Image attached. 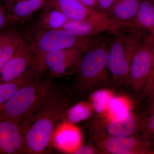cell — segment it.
I'll return each mask as SVG.
<instances>
[{
	"mask_svg": "<svg viewBox=\"0 0 154 154\" xmlns=\"http://www.w3.org/2000/svg\"><path fill=\"white\" fill-rule=\"evenodd\" d=\"M68 101L55 89L41 107L20 124L24 134L26 154L47 152L58 121L68 109Z\"/></svg>",
	"mask_w": 154,
	"mask_h": 154,
	"instance_id": "1",
	"label": "cell"
},
{
	"mask_svg": "<svg viewBox=\"0 0 154 154\" xmlns=\"http://www.w3.org/2000/svg\"><path fill=\"white\" fill-rule=\"evenodd\" d=\"M41 75L20 88L2 106V116L20 125L41 107L55 90L51 82Z\"/></svg>",
	"mask_w": 154,
	"mask_h": 154,
	"instance_id": "2",
	"label": "cell"
},
{
	"mask_svg": "<svg viewBox=\"0 0 154 154\" xmlns=\"http://www.w3.org/2000/svg\"><path fill=\"white\" fill-rule=\"evenodd\" d=\"M109 42L110 39L99 37L83 54L75 84L80 94H89L111 81L107 68Z\"/></svg>",
	"mask_w": 154,
	"mask_h": 154,
	"instance_id": "3",
	"label": "cell"
},
{
	"mask_svg": "<svg viewBox=\"0 0 154 154\" xmlns=\"http://www.w3.org/2000/svg\"><path fill=\"white\" fill-rule=\"evenodd\" d=\"M113 34L109 42L107 60L110 80L117 85L128 84L131 60L144 36L140 32L125 29Z\"/></svg>",
	"mask_w": 154,
	"mask_h": 154,
	"instance_id": "4",
	"label": "cell"
},
{
	"mask_svg": "<svg viewBox=\"0 0 154 154\" xmlns=\"http://www.w3.org/2000/svg\"><path fill=\"white\" fill-rule=\"evenodd\" d=\"M29 35V44L36 53V60L48 53L75 49L85 53L97 38L82 37L63 29L49 30L36 26Z\"/></svg>",
	"mask_w": 154,
	"mask_h": 154,
	"instance_id": "5",
	"label": "cell"
},
{
	"mask_svg": "<svg viewBox=\"0 0 154 154\" xmlns=\"http://www.w3.org/2000/svg\"><path fill=\"white\" fill-rule=\"evenodd\" d=\"M84 54L75 49L48 53L37 59L36 66L41 74L48 70L51 75L56 78L77 74Z\"/></svg>",
	"mask_w": 154,
	"mask_h": 154,
	"instance_id": "6",
	"label": "cell"
},
{
	"mask_svg": "<svg viewBox=\"0 0 154 154\" xmlns=\"http://www.w3.org/2000/svg\"><path fill=\"white\" fill-rule=\"evenodd\" d=\"M99 151L108 154H154V147L140 135L115 137L93 134Z\"/></svg>",
	"mask_w": 154,
	"mask_h": 154,
	"instance_id": "7",
	"label": "cell"
},
{
	"mask_svg": "<svg viewBox=\"0 0 154 154\" xmlns=\"http://www.w3.org/2000/svg\"><path fill=\"white\" fill-rule=\"evenodd\" d=\"M154 39L144 36L133 57L128 84L137 94H141L151 72Z\"/></svg>",
	"mask_w": 154,
	"mask_h": 154,
	"instance_id": "8",
	"label": "cell"
},
{
	"mask_svg": "<svg viewBox=\"0 0 154 154\" xmlns=\"http://www.w3.org/2000/svg\"><path fill=\"white\" fill-rule=\"evenodd\" d=\"M36 54L29 43L24 40L12 57L0 69V84L17 79L36 67Z\"/></svg>",
	"mask_w": 154,
	"mask_h": 154,
	"instance_id": "9",
	"label": "cell"
},
{
	"mask_svg": "<svg viewBox=\"0 0 154 154\" xmlns=\"http://www.w3.org/2000/svg\"><path fill=\"white\" fill-rule=\"evenodd\" d=\"M121 28L119 23L102 14L88 19L69 21L62 29L82 37H90L104 32L114 34Z\"/></svg>",
	"mask_w": 154,
	"mask_h": 154,
	"instance_id": "10",
	"label": "cell"
},
{
	"mask_svg": "<svg viewBox=\"0 0 154 154\" xmlns=\"http://www.w3.org/2000/svg\"><path fill=\"white\" fill-rule=\"evenodd\" d=\"M141 119L131 113L125 117L119 119H108L102 117L94 122L92 125L94 134L110 136L122 137L140 134Z\"/></svg>",
	"mask_w": 154,
	"mask_h": 154,
	"instance_id": "11",
	"label": "cell"
},
{
	"mask_svg": "<svg viewBox=\"0 0 154 154\" xmlns=\"http://www.w3.org/2000/svg\"><path fill=\"white\" fill-rule=\"evenodd\" d=\"M0 153L26 154L24 134L20 125L0 116Z\"/></svg>",
	"mask_w": 154,
	"mask_h": 154,
	"instance_id": "12",
	"label": "cell"
},
{
	"mask_svg": "<svg viewBox=\"0 0 154 154\" xmlns=\"http://www.w3.org/2000/svg\"><path fill=\"white\" fill-rule=\"evenodd\" d=\"M122 29L137 31L154 39V5L151 0H142L134 19Z\"/></svg>",
	"mask_w": 154,
	"mask_h": 154,
	"instance_id": "13",
	"label": "cell"
},
{
	"mask_svg": "<svg viewBox=\"0 0 154 154\" xmlns=\"http://www.w3.org/2000/svg\"><path fill=\"white\" fill-rule=\"evenodd\" d=\"M48 0H19L6 1L5 5L11 23L28 20L47 4Z\"/></svg>",
	"mask_w": 154,
	"mask_h": 154,
	"instance_id": "14",
	"label": "cell"
},
{
	"mask_svg": "<svg viewBox=\"0 0 154 154\" xmlns=\"http://www.w3.org/2000/svg\"><path fill=\"white\" fill-rule=\"evenodd\" d=\"M47 3L62 12L69 21L83 20L102 14L88 8L79 0H48Z\"/></svg>",
	"mask_w": 154,
	"mask_h": 154,
	"instance_id": "15",
	"label": "cell"
},
{
	"mask_svg": "<svg viewBox=\"0 0 154 154\" xmlns=\"http://www.w3.org/2000/svg\"><path fill=\"white\" fill-rule=\"evenodd\" d=\"M142 0H116L111 9L105 15L119 23L122 28L134 19Z\"/></svg>",
	"mask_w": 154,
	"mask_h": 154,
	"instance_id": "16",
	"label": "cell"
},
{
	"mask_svg": "<svg viewBox=\"0 0 154 154\" xmlns=\"http://www.w3.org/2000/svg\"><path fill=\"white\" fill-rule=\"evenodd\" d=\"M24 39L14 30L0 33V69L12 57Z\"/></svg>",
	"mask_w": 154,
	"mask_h": 154,
	"instance_id": "17",
	"label": "cell"
},
{
	"mask_svg": "<svg viewBox=\"0 0 154 154\" xmlns=\"http://www.w3.org/2000/svg\"><path fill=\"white\" fill-rule=\"evenodd\" d=\"M69 21L62 12L47 3L39 15L36 26L49 30L61 29Z\"/></svg>",
	"mask_w": 154,
	"mask_h": 154,
	"instance_id": "18",
	"label": "cell"
},
{
	"mask_svg": "<svg viewBox=\"0 0 154 154\" xmlns=\"http://www.w3.org/2000/svg\"><path fill=\"white\" fill-rule=\"evenodd\" d=\"M132 104L129 99L123 96H113L106 113L102 117L108 119H119L131 113Z\"/></svg>",
	"mask_w": 154,
	"mask_h": 154,
	"instance_id": "19",
	"label": "cell"
},
{
	"mask_svg": "<svg viewBox=\"0 0 154 154\" xmlns=\"http://www.w3.org/2000/svg\"><path fill=\"white\" fill-rule=\"evenodd\" d=\"M63 128V132L60 131L58 137L60 138L59 139L60 142L59 143H60L62 147L68 149L67 150L72 152L80 146L81 135L77 128L72 125H67Z\"/></svg>",
	"mask_w": 154,
	"mask_h": 154,
	"instance_id": "20",
	"label": "cell"
},
{
	"mask_svg": "<svg viewBox=\"0 0 154 154\" xmlns=\"http://www.w3.org/2000/svg\"><path fill=\"white\" fill-rule=\"evenodd\" d=\"M94 111L89 102H82L68 109L65 113L66 119L71 123H77L89 118Z\"/></svg>",
	"mask_w": 154,
	"mask_h": 154,
	"instance_id": "21",
	"label": "cell"
},
{
	"mask_svg": "<svg viewBox=\"0 0 154 154\" xmlns=\"http://www.w3.org/2000/svg\"><path fill=\"white\" fill-rule=\"evenodd\" d=\"M113 96L112 91L106 89H99L94 91L91 94L90 99L94 111L103 116L106 113Z\"/></svg>",
	"mask_w": 154,
	"mask_h": 154,
	"instance_id": "22",
	"label": "cell"
},
{
	"mask_svg": "<svg viewBox=\"0 0 154 154\" xmlns=\"http://www.w3.org/2000/svg\"><path fill=\"white\" fill-rule=\"evenodd\" d=\"M147 116L141 119L140 135L152 144L154 142V108H149Z\"/></svg>",
	"mask_w": 154,
	"mask_h": 154,
	"instance_id": "23",
	"label": "cell"
},
{
	"mask_svg": "<svg viewBox=\"0 0 154 154\" xmlns=\"http://www.w3.org/2000/svg\"><path fill=\"white\" fill-rule=\"evenodd\" d=\"M154 94V48L151 72L145 87L141 94L143 98L151 101Z\"/></svg>",
	"mask_w": 154,
	"mask_h": 154,
	"instance_id": "24",
	"label": "cell"
},
{
	"mask_svg": "<svg viewBox=\"0 0 154 154\" xmlns=\"http://www.w3.org/2000/svg\"><path fill=\"white\" fill-rule=\"evenodd\" d=\"M12 24L9 18L5 4L0 3V33L7 30L10 24Z\"/></svg>",
	"mask_w": 154,
	"mask_h": 154,
	"instance_id": "25",
	"label": "cell"
},
{
	"mask_svg": "<svg viewBox=\"0 0 154 154\" xmlns=\"http://www.w3.org/2000/svg\"><path fill=\"white\" fill-rule=\"evenodd\" d=\"M116 0H96V10L106 14L111 9Z\"/></svg>",
	"mask_w": 154,
	"mask_h": 154,
	"instance_id": "26",
	"label": "cell"
},
{
	"mask_svg": "<svg viewBox=\"0 0 154 154\" xmlns=\"http://www.w3.org/2000/svg\"><path fill=\"white\" fill-rule=\"evenodd\" d=\"M99 151L94 146L91 145H85L79 146L78 148L72 152V154H99Z\"/></svg>",
	"mask_w": 154,
	"mask_h": 154,
	"instance_id": "27",
	"label": "cell"
},
{
	"mask_svg": "<svg viewBox=\"0 0 154 154\" xmlns=\"http://www.w3.org/2000/svg\"><path fill=\"white\" fill-rule=\"evenodd\" d=\"M90 8L96 10V0H79Z\"/></svg>",
	"mask_w": 154,
	"mask_h": 154,
	"instance_id": "28",
	"label": "cell"
},
{
	"mask_svg": "<svg viewBox=\"0 0 154 154\" xmlns=\"http://www.w3.org/2000/svg\"><path fill=\"white\" fill-rule=\"evenodd\" d=\"M150 101L151 104L150 105L149 108H154V94L151 100Z\"/></svg>",
	"mask_w": 154,
	"mask_h": 154,
	"instance_id": "29",
	"label": "cell"
},
{
	"mask_svg": "<svg viewBox=\"0 0 154 154\" xmlns=\"http://www.w3.org/2000/svg\"><path fill=\"white\" fill-rule=\"evenodd\" d=\"M6 1H10V2H15V1H19V0H6Z\"/></svg>",
	"mask_w": 154,
	"mask_h": 154,
	"instance_id": "30",
	"label": "cell"
},
{
	"mask_svg": "<svg viewBox=\"0 0 154 154\" xmlns=\"http://www.w3.org/2000/svg\"><path fill=\"white\" fill-rule=\"evenodd\" d=\"M152 1V2L153 4L154 5V0H151Z\"/></svg>",
	"mask_w": 154,
	"mask_h": 154,
	"instance_id": "31",
	"label": "cell"
}]
</instances>
